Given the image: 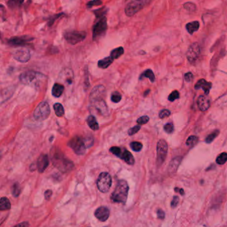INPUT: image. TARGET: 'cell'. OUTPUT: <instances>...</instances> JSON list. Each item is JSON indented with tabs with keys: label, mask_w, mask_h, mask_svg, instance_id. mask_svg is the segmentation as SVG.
<instances>
[{
	"label": "cell",
	"mask_w": 227,
	"mask_h": 227,
	"mask_svg": "<svg viewBox=\"0 0 227 227\" xmlns=\"http://www.w3.org/2000/svg\"><path fill=\"white\" fill-rule=\"evenodd\" d=\"M109 209L106 207H100L95 211V217L101 222L106 221L109 218Z\"/></svg>",
	"instance_id": "obj_16"
},
{
	"label": "cell",
	"mask_w": 227,
	"mask_h": 227,
	"mask_svg": "<svg viewBox=\"0 0 227 227\" xmlns=\"http://www.w3.org/2000/svg\"><path fill=\"white\" fill-rule=\"evenodd\" d=\"M179 199L177 196H175L173 197V199H172V200L171 202V207L172 208H175L177 207V205L179 204Z\"/></svg>",
	"instance_id": "obj_48"
},
{
	"label": "cell",
	"mask_w": 227,
	"mask_h": 227,
	"mask_svg": "<svg viewBox=\"0 0 227 227\" xmlns=\"http://www.w3.org/2000/svg\"><path fill=\"white\" fill-rule=\"evenodd\" d=\"M129 185L125 180H119L117 182L116 187L111 194V199L114 203H125L127 199L129 193Z\"/></svg>",
	"instance_id": "obj_3"
},
{
	"label": "cell",
	"mask_w": 227,
	"mask_h": 227,
	"mask_svg": "<svg viewBox=\"0 0 227 227\" xmlns=\"http://www.w3.org/2000/svg\"><path fill=\"white\" fill-rule=\"evenodd\" d=\"M151 0H134L129 3L125 9L126 16L131 17L148 5Z\"/></svg>",
	"instance_id": "obj_5"
},
{
	"label": "cell",
	"mask_w": 227,
	"mask_h": 227,
	"mask_svg": "<svg viewBox=\"0 0 227 227\" xmlns=\"http://www.w3.org/2000/svg\"><path fill=\"white\" fill-rule=\"evenodd\" d=\"M87 122L89 127L93 131H97L99 129L98 122L93 115H89L87 119Z\"/></svg>",
	"instance_id": "obj_25"
},
{
	"label": "cell",
	"mask_w": 227,
	"mask_h": 227,
	"mask_svg": "<svg viewBox=\"0 0 227 227\" xmlns=\"http://www.w3.org/2000/svg\"><path fill=\"white\" fill-rule=\"evenodd\" d=\"M121 98H122V96L120 94V93H119L118 91H115L112 93V94H111V99L113 103H117L119 102H120Z\"/></svg>",
	"instance_id": "obj_38"
},
{
	"label": "cell",
	"mask_w": 227,
	"mask_h": 227,
	"mask_svg": "<svg viewBox=\"0 0 227 227\" xmlns=\"http://www.w3.org/2000/svg\"><path fill=\"white\" fill-rule=\"evenodd\" d=\"M13 57L20 63H27L31 58V54L27 49L21 48L16 50L13 53Z\"/></svg>",
	"instance_id": "obj_13"
},
{
	"label": "cell",
	"mask_w": 227,
	"mask_h": 227,
	"mask_svg": "<svg viewBox=\"0 0 227 227\" xmlns=\"http://www.w3.org/2000/svg\"><path fill=\"white\" fill-rule=\"evenodd\" d=\"M17 226H29L30 225L27 222H23L22 223H20V224H18L16 225Z\"/></svg>",
	"instance_id": "obj_53"
},
{
	"label": "cell",
	"mask_w": 227,
	"mask_h": 227,
	"mask_svg": "<svg viewBox=\"0 0 227 227\" xmlns=\"http://www.w3.org/2000/svg\"><path fill=\"white\" fill-rule=\"evenodd\" d=\"M106 94V89L103 85H97L93 89L90 95V101H93L97 99H103Z\"/></svg>",
	"instance_id": "obj_14"
},
{
	"label": "cell",
	"mask_w": 227,
	"mask_h": 227,
	"mask_svg": "<svg viewBox=\"0 0 227 227\" xmlns=\"http://www.w3.org/2000/svg\"><path fill=\"white\" fill-rule=\"evenodd\" d=\"M97 20L93 27V39L97 41L105 35L107 30V20L105 16L97 18Z\"/></svg>",
	"instance_id": "obj_4"
},
{
	"label": "cell",
	"mask_w": 227,
	"mask_h": 227,
	"mask_svg": "<svg viewBox=\"0 0 227 227\" xmlns=\"http://www.w3.org/2000/svg\"><path fill=\"white\" fill-rule=\"evenodd\" d=\"M157 214L158 218H159L161 220H163V219L165 218V212L163 210L158 209L157 212Z\"/></svg>",
	"instance_id": "obj_49"
},
{
	"label": "cell",
	"mask_w": 227,
	"mask_h": 227,
	"mask_svg": "<svg viewBox=\"0 0 227 227\" xmlns=\"http://www.w3.org/2000/svg\"><path fill=\"white\" fill-rule=\"evenodd\" d=\"M149 117L148 116H147V115H145V116H143V117H139L137 121V122L139 125H145L146 123H147V122H149Z\"/></svg>",
	"instance_id": "obj_44"
},
{
	"label": "cell",
	"mask_w": 227,
	"mask_h": 227,
	"mask_svg": "<svg viewBox=\"0 0 227 227\" xmlns=\"http://www.w3.org/2000/svg\"><path fill=\"white\" fill-rule=\"evenodd\" d=\"M60 77L63 79V81L66 83L67 85H71L73 83L74 75L71 69H63L60 74Z\"/></svg>",
	"instance_id": "obj_19"
},
{
	"label": "cell",
	"mask_w": 227,
	"mask_h": 227,
	"mask_svg": "<svg viewBox=\"0 0 227 227\" xmlns=\"http://www.w3.org/2000/svg\"><path fill=\"white\" fill-rule=\"evenodd\" d=\"M182 161V157H176L174 158L169 163V165L168 167V171L170 174H175V172L177 171V169L179 167L180 164H181Z\"/></svg>",
	"instance_id": "obj_20"
},
{
	"label": "cell",
	"mask_w": 227,
	"mask_h": 227,
	"mask_svg": "<svg viewBox=\"0 0 227 227\" xmlns=\"http://www.w3.org/2000/svg\"><path fill=\"white\" fill-rule=\"evenodd\" d=\"M168 145L166 140L161 139L158 140L157 145V163L161 165L164 163L167 156Z\"/></svg>",
	"instance_id": "obj_10"
},
{
	"label": "cell",
	"mask_w": 227,
	"mask_h": 227,
	"mask_svg": "<svg viewBox=\"0 0 227 227\" xmlns=\"http://www.w3.org/2000/svg\"><path fill=\"white\" fill-rule=\"evenodd\" d=\"M20 80L24 85L39 89L46 83L48 77L40 72L31 70L21 73L20 76Z\"/></svg>",
	"instance_id": "obj_1"
},
{
	"label": "cell",
	"mask_w": 227,
	"mask_h": 227,
	"mask_svg": "<svg viewBox=\"0 0 227 227\" xmlns=\"http://www.w3.org/2000/svg\"><path fill=\"white\" fill-rule=\"evenodd\" d=\"M150 92V90L149 89H148V90H147V91H146L145 93H144V96H147V95H148V93Z\"/></svg>",
	"instance_id": "obj_54"
},
{
	"label": "cell",
	"mask_w": 227,
	"mask_h": 227,
	"mask_svg": "<svg viewBox=\"0 0 227 227\" xmlns=\"http://www.w3.org/2000/svg\"><path fill=\"white\" fill-rule=\"evenodd\" d=\"M68 145L78 155L84 154L85 153L86 148L87 147L85 139H83L79 136H75L73 138H72L68 143Z\"/></svg>",
	"instance_id": "obj_7"
},
{
	"label": "cell",
	"mask_w": 227,
	"mask_h": 227,
	"mask_svg": "<svg viewBox=\"0 0 227 227\" xmlns=\"http://www.w3.org/2000/svg\"><path fill=\"white\" fill-rule=\"evenodd\" d=\"M53 109L55 110V113L57 117H62L65 113L64 108L63 105L59 103H56L55 105H53Z\"/></svg>",
	"instance_id": "obj_30"
},
{
	"label": "cell",
	"mask_w": 227,
	"mask_h": 227,
	"mask_svg": "<svg viewBox=\"0 0 227 227\" xmlns=\"http://www.w3.org/2000/svg\"><path fill=\"white\" fill-rule=\"evenodd\" d=\"M63 35L67 43L71 45H76L85 40L87 33L83 31L71 30L65 32Z\"/></svg>",
	"instance_id": "obj_6"
},
{
	"label": "cell",
	"mask_w": 227,
	"mask_h": 227,
	"mask_svg": "<svg viewBox=\"0 0 227 227\" xmlns=\"http://www.w3.org/2000/svg\"><path fill=\"white\" fill-rule=\"evenodd\" d=\"M219 133H220L219 130L215 131L213 133H212L211 134L208 135V137L206 138V139H205V141H206L207 143H212L215 140V139L219 135Z\"/></svg>",
	"instance_id": "obj_37"
},
{
	"label": "cell",
	"mask_w": 227,
	"mask_h": 227,
	"mask_svg": "<svg viewBox=\"0 0 227 227\" xmlns=\"http://www.w3.org/2000/svg\"><path fill=\"white\" fill-rule=\"evenodd\" d=\"M183 7L184 8L186 9L187 11H189V12H195L197 9L196 5H194V3L190 2H187L185 3V4L183 5Z\"/></svg>",
	"instance_id": "obj_40"
},
{
	"label": "cell",
	"mask_w": 227,
	"mask_h": 227,
	"mask_svg": "<svg viewBox=\"0 0 227 227\" xmlns=\"http://www.w3.org/2000/svg\"><path fill=\"white\" fill-rule=\"evenodd\" d=\"M227 161V153H222L216 159V162L218 165H224Z\"/></svg>",
	"instance_id": "obj_35"
},
{
	"label": "cell",
	"mask_w": 227,
	"mask_h": 227,
	"mask_svg": "<svg viewBox=\"0 0 227 227\" xmlns=\"http://www.w3.org/2000/svg\"><path fill=\"white\" fill-rule=\"evenodd\" d=\"M113 61L114 59L111 56L105 57L98 61V67L101 69H107L112 64Z\"/></svg>",
	"instance_id": "obj_23"
},
{
	"label": "cell",
	"mask_w": 227,
	"mask_h": 227,
	"mask_svg": "<svg viewBox=\"0 0 227 227\" xmlns=\"http://www.w3.org/2000/svg\"><path fill=\"white\" fill-rule=\"evenodd\" d=\"M23 2L24 0H9L8 2V5L10 8L15 9L22 5Z\"/></svg>",
	"instance_id": "obj_31"
},
{
	"label": "cell",
	"mask_w": 227,
	"mask_h": 227,
	"mask_svg": "<svg viewBox=\"0 0 227 227\" xmlns=\"http://www.w3.org/2000/svg\"><path fill=\"white\" fill-rule=\"evenodd\" d=\"M123 53H124L123 48H122V47H119V48H115L111 51L110 56L112 57L113 59H115L119 58L122 55H123Z\"/></svg>",
	"instance_id": "obj_28"
},
{
	"label": "cell",
	"mask_w": 227,
	"mask_h": 227,
	"mask_svg": "<svg viewBox=\"0 0 227 227\" xmlns=\"http://www.w3.org/2000/svg\"><path fill=\"white\" fill-rule=\"evenodd\" d=\"M193 75L192 74V73H190V72L186 73L185 75V79L186 81H187V82L191 81L193 80Z\"/></svg>",
	"instance_id": "obj_50"
},
{
	"label": "cell",
	"mask_w": 227,
	"mask_h": 227,
	"mask_svg": "<svg viewBox=\"0 0 227 227\" xmlns=\"http://www.w3.org/2000/svg\"><path fill=\"white\" fill-rule=\"evenodd\" d=\"M111 184H112V179L111 175L106 172H101L97 180V188L101 193H105L109 191Z\"/></svg>",
	"instance_id": "obj_8"
},
{
	"label": "cell",
	"mask_w": 227,
	"mask_h": 227,
	"mask_svg": "<svg viewBox=\"0 0 227 227\" xmlns=\"http://www.w3.org/2000/svg\"><path fill=\"white\" fill-rule=\"evenodd\" d=\"M63 15H64L63 13H60L59 14H56V15H55V16H53L50 17V19L48 21V26H51L54 23V22H55L56 20L59 19V18L61 16H63Z\"/></svg>",
	"instance_id": "obj_42"
},
{
	"label": "cell",
	"mask_w": 227,
	"mask_h": 227,
	"mask_svg": "<svg viewBox=\"0 0 227 227\" xmlns=\"http://www.w3.org/2000/svg\"><path fill=\"white\" fill-rule=\"evenodd\" d=\"M52 194H53V192H52L51 190H47L45 192V194H44L45 199L47 200H49L50 199V198H51Z\"/></svg>",
	"instance_id": "obj_51"
},
{
	"label": "cell",
	"mask_w": 227,
	"mask_h": 227,
	"mask_svg": "<svg viewBox=\"0 0 227 227\" xmlns=\"http://www.w3.org/2000/svg\"><path fill=\"white\" fill-rule=\"evenodd\" d=\"M179 97H180V94H179V91H172L170 95H169L168 99L169 101L172 102V101H175L176 99H179Z\"/></svg>",
	"instance_id": "obj_41"
},
{
	"label": "cell",
	"mask_w": 227,
	"mask_h": 227,
	"mask_svg": "<svg viewBox=\"0 0 227 227\" xmlns=\"http://www.w3.org/2000/svg\"><path fill=\"white\" fill-rule=\"evenodd\" d=\"M171 115V111L168 109H163L160 111L159 117L161 119H164L165 117H168Z\"/></svg>",
	"instance_id": "obj_47"
},
{
	"label": "cell",
	"mask_w": 227,
	"mask_h": 227,
	"mask_svg": "<svg viewBox=\"0 0 227 227\" xmlns=\"http://www.w3.org/2000/svg\"><path fill=\"white\" fill-rule=\"evenodd\" d=\"M198 107L201 111H205L209 109L211 106L210 101L206 97L201 95L199 97L197 101Z\"/></svg>",
	"instance_id": "obj_21"
},
{
	"label": "cell",
	"mask_w": 227,
	"mask_h": 227,
	"mask_svg": "<svg viewBox=\"0 0 227 227\" xmlns=\"http://www.w3.org/2000/svg\"><path fill=\"white\" fill-rule=\"evenodd\" d=\"M12 193L14 197H17L21 193V186L18 183L13 184L12 188Z\"/></svg>",
	"instance_id": "obj_33"
},
{
	"label": "cell",
	"mask_w": 227,
	"mask_h": 227,
	"mask_svg": "<svg viewBox=\"0 0 227 227\" xmlns=\"http://www.w3.org/2000/svg\"><path fill=\"white\" fill-rule=\"evenodd\" d=\"M64 86L60 83H55L52 88V95L55 97H59L64 91Z\"/></svg>",
	"instance_id": "obj_24"
},
{
	"label": "cell",
	"mask_w": 227,
	"mask_h": 227,
	"mask_svg": "<svg viewBox=\"0 0 227 227\" xmlns=\"http://www.w3.org/2000/svg\"><path fill=\"white\" fill-rule=\"evenodd\" d=\"M49 165V157L45 154H42L39 157L37 161V168L39 172H44Z\"/></svg>",
	"instance_id": "obj_17"
},
{
	"label": "cell",
	"mask_w": 227,
	"mask_h": 227,
	"mask_svg": "<svg viewBox=\"0 0 227 227\" xmlns=\"http://www.w3.org/2000/svg\"><path fill=\"white\" fill-rule=\"evenodd\" d=\"M91 103L93 107L95 108V109L98 111L99 113L103 115H108L109 109H108V107L105 101V100L103 99L93 101H91Z\"/></svg>",
	"instance_id": "obj_15"
},
{
	"label": "cell",
	"mask_w": 227,
	"mask_h": 227,
	"mask_svg": "<svg viewBox=\"0 0 227 227\" xmlns=\"http://www.w3.org/2000/svg\"><path fill=\"white\" fill-rule=\"evenodd\" d=\"M212 87V83L211 82H207L205 79H201L197 81L196 85H194V89H203L204 93L206 95H208L210 92V90Z\"/></svg>",
	"instance_id": "obj_18"
},
{
	"label": "cell",
	"mask_w": 227,
	"mask_h": 227,
	"mask_svg": "<svg viewBox=\"0 0 227 227\" xmlns=\"http://www.w3.org/2000/svg\"><path fill=\"white\" fill-rule=\"evenodd\" d=\"M175 191L176 193H179L181 195H184V194H185V191H184L183 189H179L177 187H175Z\"/></svg>",
	"instance_id": "obj_52"
},
{
	"label": "cell",
	"mask_w": 227,
	"mask_h": 227,
	"mask_svg": "<svg viewBox=\"0 0 227 227\" xmlns=\"http://www.w3.org/2000/svg\"><path fill=\"white\" fill-rule=\"evenodd\" d=\"M200 24L199 22L197 21H192V22L187 23L186 25V29L187 31L189 32L190 34H193L194 32L199 30Z\"/></svg>",
	"instance_id": "obj_26"
},
{
	"label": "cell",
	"mask_w": 227,
	"mask_h": 227,
	"mask_svg": "<svg viewBox=\"0 0 227 227\" xmlns=\"http://www.w3.org/2000/svg\"><path fill=\"white\" fill-rule=\"evenodd\" d=\"M108 9L106 8V7H103L101 8H99L98 9H96L93 11V13L95 15V17L97 18H99L103 16H105L106 13L107 12Z\"/></svg>",
	"instance_id": "obj_32"
},
{
	"label": "cell",
	"mask_w": 227,
	"mask_h": 227,
	"mask_svg": "<svg viewBox=\"0 0 227 227\" xmlns=\"http://www.w3.org/2000/svg\"><path fill=\"white\" fill-rule=\"evenodd\" d=\"M140 129V125H137L135 126V127H133L132 128H131L128 131V134L129 135H133L136 134L137 133H138Z\"/></svg>",
	"instance_id": "obj_45"
},
{
	"label": "cell",
	"mask_w": 227,
	"mask_h": 227,
	"mask_svg": "<svg viewBox=\"0 0 227 227\" xmlns=\"http://www.w3.org/2000/svg\"><path fill=\"white\" fill-rule=\"evenodd\" d=\"M50 156L53 165L62 172H68L73 168V162L68 159L58 148L53 147L50 151Z\"/></svg>",
	"instance_id": "obj_2"
},
{
	"label": "cell",
	"mask_w": 227,
	"mask_h": 227,
	"mask_svg": "<svg viewBox=\"0 0 227 227\" xmlns=\"http://www.w3.org/2000/svg\"><path fill=\"white\" fill-rule=\"evenodd\" d=\"M130 147L133 151H135V152H139L143 148V144L140 142L133 141L131 143Z\"/></svg>",
	"instance_id": "obj_34"
},
{
	"label": "cell",
	"mask_w": 227,
	"mask_h": 227,
	"mask_svg": "<svg viewBox=\"0 0 227 227\" xmlns=\"http://www.w3.org/2000/svg\"><path fill=\"white\" fill-rule=\"evenodd\" d=\"M109 151L111 153H113V154H115V156H117L119 158L121 154L122 153V149L120 148V147H111Z\"/></svg>",
	"instance_id": "obj_39"
},
{
	"label": "cell",
	"mask_w": 227,
	"mask_h": 227,
	"mask_svg": "<svg viewBox=\"0 0 227 227\" xmlns=\"http://www.w3.org/2000/svg\"><path fill=\"white\" fill-rule=\"evenodd\" d=\"M103 3L102 0H91V1H89L87 3V6L88 8H90V7H93V6H98V5H101Z\"/></svg>",
	"instance_id": "obj_43"
},
{
	"label": "cell",
	"mask_w": 227,
	"mask_h": 227,
	"mask_svg": "<svg viewBox=\"0 0 227 227\" xmlns=\"http://www.w3.org/2000/svg\"><path fill=\"white\" fill-rule=\"evenodd\" d=\"M34 39V37L29 35H21L12 37L8 39V44L11 46H24L27 45Z\"/></svg>",
	"instance_id": "obj_11"
},
{
	"label": "cell",
	"mask_w": 227,
	"mask_h": 227,
	"mask_svg": "<svg viewBox=\"0 0 227 227\" xmlns=\"http://www.w3.org/2000/svg\"><path fill=\"white\" fill-rule=\"evenodd\" d=\"M200 54V48L198 43H193L188 49L186 52L187 59L190 63H194L199 58Z\"/></svg>",
	"instance_id": "obj_12"
},
{
	"label": "cell",
	"mask_w": 227,
	"mask_h": 227,
	"mask_svg": "<svg viewBox=\"0 0 227 227\" xmlns=\"http://www.w3.org/2000/svg\"><path fill=\"white\" fill-rule=\"evenodd\" d=\"M12 206L9 200L7 197H2L0 200V211H8L9 210Z\"/></svg>",
	"instance_id": "obj_27"
},
{
	"label": "cell",
	"mask_w": 227,
	"mask_h": 227,
	"mask_svg": "<svg viewBox=\"0 0 227 227\" xmlns=\"http://www.w3.org/2000/svg\"><path fill=\"white\" fill-rule=\"evenodd\" d=\"M119 158L123 160L126 163L130 165H133L135 163V158L133 157V154L125 149H122V153Z\"/></svg>",
	"instance_id": "obj_22"
},
{
	"label": "cell",
	"mask_w": 227,
	"mask_h": 227,
	"mask_svg": "<svg viewBox=\"0 0 227 227\" xmlns=\"http://www.w3.org/2000/svg\"><path fill=\"white\" fill-rule=\"evenodd\" d=\"M198 140H199V138L197 136H190L186 140V145L189 147H193L194 145H196L197 143Z\"/></svg>",
	"instance_id": "obj_36"
},
{
	"label": "cell",
	"mask_w": 227,
	"mask_h": 227,
	"mask_svg": "<svg viewBox=\"0 0 227 227\" xmlns=\"http://www.w3.org/2000/svg\"><path fill=\"white\" fill-rule=\"evenodd\" d=\"M164 130L167 133H172L174 131V126L172 123H167L164 126Z\"/></svg>",
	"instance_id": "obj_46"
},
{
	"label": "cell",
	"mask_w": 227,
	"mask_h": 227,
	"mask_svg": "<svg viewBox=\"0 0 227 227\" xmlns=\"http://www.w3.org/2000/svg\"><path fill=\"white\" fill-rule=\"evenodd\" d=\"M51 111H50V107L49 104L45 102H41L35 108L34 113V118L37 121H42L45 120L49 116Z\"/></svg>",
	"instance_id": "obj_9"
},
{
	"label": "cell",
	"mask_w": 227,
	"mask_h": 227,
	"mask_svg": "<svg viewBox=\"0 0 227 227\" xmlns=\"http://www.w3.org/2000/svg\"><path fill=\"white\" fill-rule=\"evenodd\" d=\"M143 78H149L150 79V81L152 83L155 80V77H154V73L151 69H147L140 75V80H141Z\"/></svg>",
	"instance_id": "obj_29"
}]
</instances>
